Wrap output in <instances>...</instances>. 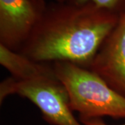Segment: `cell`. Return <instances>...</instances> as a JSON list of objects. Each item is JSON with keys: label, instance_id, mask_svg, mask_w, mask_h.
Instances as JSON below:
<instances>
[{"label": "cell", "instance_id": "obj_5", "mask_svg": "<svg viewBox=\"0 0 125 125\" xmlns=\"http://www.w3.org/2000/svg\"><path fill=\"white\" fill-rule=\"evenodd\" d=\"M125 97V11L88 67Z\"/></svg>", "mask_w": 125, "mask_h": 125}, {"label": "cell", "instance_id": "obj_1", "mask_svg": "<svg viewBox=\"0 0 125 125\" xmlns=\"http://www.w3.org/2000/svg\"><path fill=\"white\" fill-rule=\"evenodd\" d=\"M119 18L91 2L47 4L20 53L37 62L65 61L88 68Z\"/></svg>", "mask_w": 125, "mask_h": 125}, {"label": "cell", "instance_id": "obj_3", "mask_svg": "<svg viewBox=\"0 0 125 125\" xmlns=\"http://www.w3.org/2000/svg\"><path fill=\"white\" fill-rule=\"evenodd\" d=\"M17 94L33 103L43 119L51 125H83L73 115L65 88L56 76L52 64L31 76L17 79L12 76L0 84V102Z\"/></svg>", "mask_w": 125, "mask_h": 125}, {"label": "cell", "instance_id": "obj_2", "mask_svg": "<svg viewBox=\"0 0 125 125\" xmlns=\"http://www.w3.org/2000/svg\"><path fill=\"white\" fill-rule=\"evenodd\" d=\"M52 65L67 91L70 107L72 111L79 113L80 120L104 116L125 118V97L97 74L72 62L60 61Z\"/></svg>", "mask_w": 125, "mask_h": 125}, {"label": "cell", "instance_id": "obj_8", "mask_svg": "<svg viewBox=\"0 0 125 125\" xmlns=\"http://www.w3.org/2000/svg\"><path fill=\"white\" fill-rule=\"evenodd\" d=\"M36 1H38V2H46V0H34ZM69 0H54L55 2H66L68 1Z\"/></svg>", "mask_w": 125, "mask_h": 125}, {"label": "cell", "instance_id": "obj_7", "mask_svg": "<svg viewBox=\"0 0 125 125\" xmlns=\"http://www.w3.org/2000/svg\"><path fill=\"white\" fill-rule=\"evenodd\" d=\"M83 125H108L101 119H89V120H80ZM120 125H125V124Z\"/></svg>", "mask_w": 125, "mask_h": 125}, {"label": "cell", "instance_id": "obj_4", "mask_svg": "<svg viewBox=\"0 0 125 125\" xmlns=\"http://www.w3.org/2000/svg\"><path fill=\"white\" fill-rule=\"evenodd\" d=\"M46 5L34 0H0V45L20 52Z\"/></svg>", "mask_w": 125, "mask_h": 125}, {"label": "cell", "instance_id": "obj_6", "mask_svg": "<svg viewBox=\"0 0 125 125\" xmlns=\"http://www.w3.org/2000/svg\"><path fill=\"white\" fill-rule=\"evenodd\" d=\"M79 4L91 2L99 8L120 15L125 11V0H69Z\"/></svg>", "mask_w": 125, "mask_h": 125}]
</instances>
